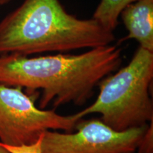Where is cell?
Returning a JSON list of instances; mask_svg holds the SVG:
<instances>
[{
    "label": "cell",
    "mask_w": 153,
    "mask_h": 153,
    "mask_svg": "<svg viewBox=\"0 0 153 153\" xmlns=\"http://www.w3.org/2000/svg\"><path fill=\"white\" fill-rule=\"evenodd\" d=\"M116 45L91 48L78 55L58 54L29 58L16 53L0 55V85L41 90V109L68 104L82 106L104 78L122 62Z\"/></svg>",
    "instance_id": "1"
},
{
    "label": "cell",
    "mask_w": 153,
    "mask_h": 153,
    "mask_svg": "<svg viewBox=\"0 0 153 153\" xmlns=\"http://www.w3.org/2000/svg\"><path fill=\"white\" fill-rule=\"evenodd\" d=\"M114 40L112 31L69 14L59 0H24L0 22V55L91 49Z\"/></svg>",
    "instance_id": "2"
},
{
    "label": "cell",
    "mask_w": 153,
    "mask_h": 153,
    "mask_svg": "<svg viewBox=\"0 0 153 153\" xmlns=\"http://www.w3.org/2000/svg\"><path fill=\"white\" fill-rule=\"evenodd\" d=\"M152 79L153 52L139 47L128 65L101 80L96 101L76 116L100 114V119L116 131L148 126L153 120Z\"/></svg>",
    "instance_id": "3"
},
{
    "label": "cell",
    "mask_w": 153,
    "mask_h": 153,
    "mask_svg": "<svg viewBox=\"0 0 153 153\" xmlns=\"http://www.w3.org/2000/svg\"><path fill=\"white\" fill-rule=\"evenodd\" d=\"M81 119L55 109L37 108L22 88L0 85V143L10 146L35 143L47 131L72 133Z\"/></svg>",
    "instance_id": "4"
},
{
    "label": "cell",
    "mask_w": 153,
    "mask_h": 153,
    "mask_svg": "<svg viewBox=\"0 0 153 153\" xmlns=\"http://www.w3.org/2000/svg\"><path fill=\"white\" fill-rule=\"evenodd\" d=\"M148 127L116 131L100 118L81 119L75 133L44 132L42 153H135Z\"/></svg>",
    "instance_id": "5"
},
{
    "label": "cell",
    "mask_w": 153,
    "mask_h": 153,
    "mask_svg": "<svg viewBox=\"0 0 153 153\" xmlns=\"http://www.w3.org/2000/svg\"><path fill=\"white\" fill-rule=\"evenodd\" d=\"M120 15L128 31L125 39L136 40L139 47L153 52V0H137Z\"/></svg>",
    "instance_id": "6"
},
{
    "label": "cell",
    "mask_w": 153,
    "mask_h": 153,
    "mask_svg": "<svg viewBox=\"0 0 153 153\" xmlns=\"http://www.w3.org/2000/svg\"><path fill=\"white\" fill-rule=\"evenodd\" d=\"M137 0H101L92 19L103 27L112 31L118 24V19L123 9Z\"/></svg>",
    "instance_id": "7"
},
{
    "label": "cell",
    "mask_w": 153,
    "mask_h": 153,
    "mask_svg": "<svg viewBox=\"0 0 153 153\" xmlns=\"http://www.w3.org/2000/svg\"><path fill=\"white\" fill-rule=\"evenodd\" d=\"M42 135L35 143L31 145H24L20 146H10L1 144L0 145L7 149L10 153H42L41 150Z\"/></svg>",
    "instance_id": "8"
},
{
    "label": "cell",
    "mask_w": 153,
    "mask_h": 153,
    "mask_svg": "<svg viewBox=\"0 0 153 153\" xmlns=\"http://www.w3.org/2000/svg\"><path fill=\"white\" fill-rule=\"evenodd\" d=\"M150 123L137 147V153H153V120Z\"/></svg>",
    "instance_id": "9"
},
{
    "label": "cell",
    "mask_w": 153,
    "mask_h": 153,
    "mask_svg": "<svg viewBox=\"0 0 153 153\" xmlns=\"http://www.w3.org/2000/svg\"><path fill=\"white\" fill-rule=\"evenodd\" d=\"M0 153H10L7 149H5L2 145H0Z\"/></svg>",
    "instance_id": "10"
},
{
    "label": "cell",
    "mask_w": 153,
    "mask_h": 153,
    "mask_svg": "<svg viewBox=\"0 0 153 153\" xmlns=\"http://www.w3.org/2000/svg\"><path fill=\"white\" fill-rule=\"evenodd\" d=\"M10 0H0V5H3L4 4L9 2Z\"/></svg>",
    "instance_id": "11"
}]
</instances>
